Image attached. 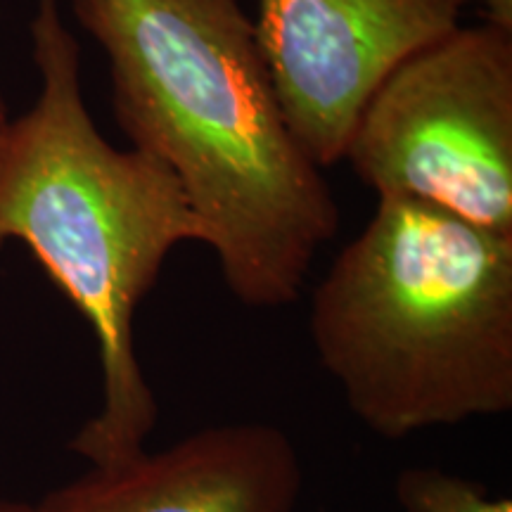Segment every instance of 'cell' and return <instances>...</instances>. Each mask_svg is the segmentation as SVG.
I'll list each match as a JSON object with an SVG mask.
<instances>
[{"instance_id":"6","label":"cell","mask_w":512,"mask_h":512,"mask_svg":"<svg viewBox=\"0 0 512 512\" xmlns=\"http://www.w3.org/2000/svg\"><path fill=\"white\" fill-rule=\"evenodd\" d=\"M304 470L290 434L271 422L192 432L48 491L34 512H297Z\"/></svg>"},{"instance_id":"10","label":"cell","mask_w":512,"mask_h":512,"mask_svg":"<svg viewBox=\"0 0 512 512\" xmlns=\"http://www.w3.org/2000/svg\"><path fill=\"white\" fill-rule=\"evenodd\" d=\"M8 119H10V114H8V105H5L3 95H0V128H3L5 124H8Z\"/></svg>"},{"instance_id":"5","label":"cell","mask_w":512,"mask_h":512,"mask_svg":"<svg viewBox=\"0 0 512 512\" xmlns=\"http://www.w3.org/2000/svg\"><path fill=\"white\" fill-rule=\"evenodd\" d=\"M470 0H256L254 31L287 124L320 169L342 162L377 86L460 27Z\"/></svg>"},{"instance_id":"2","label":"cell","mask_w":512,"mask_h":512,"mask_svg":"<svg viewBox=\"0 0 512 512\" xmlns=\"http://www.w3.org/2000/svg\"><path fill=\"white\" fill-rule=\"evenodd\" d=\"M41 91L0 128V249L27 245L91 325L100 408L74 434L88 465L140 453L159 401L136 351V313L178 245L200 242L188 197L162 159L114 147L83 100L81 48L57 0L29 24Z\"/></svg>"},{"instance_id":"3","label":"cell","mask_w":512,"mask_h":512,"mask_svg":"<svg viewBox=\"0 0 512 512\" xmlns=\"http://www.w3.org/2000/svg\"><path fill=\"white\" fill-rule=\"evenodd\" d=\"M320 366L377 437L512 411V235L411 197L375 214L320 278Z\"/></svg>"},{"instance_id":"4","label":"cell","mask_w":512,"mask_h":512,"mask_svg":"<svg viewBox=\"0 0 512 512\" xmlns=\"http://www.w3.org/2000/svg\"><path fill=\"white\" fill-rule=\"evenodd\" d=\"M344 159L377 197H411L512 235V34L453 29L387 74Z\"/></svg>"},{"instance_id":"1","label":"cell","mask_w":512,"mask_h":512,"mask_svg":"<svg viewBox=\"0 0 512 512\" xmlns=\"http://www.w3.org/2000/svg\"><path fill=\"white\" fill-rule=\"evenodd\" d=\"M72 12L110 62L114 119L178 178L230 294L249 309L297 302L339 207L240 0H72Z\"/></svg>"},{"instance_id":"9","label":"cell","mask_w":512,"mask_h":512,"mask_svg":"<svg viewBox=\"0 0 512 512\" xmlns=\"http://www.w3.org/2000/svg\"><path fill=\"white\" fill-rule=\"evenodd\" d=\"M0 512H34V503H24L0 494Z\"/></svg>"},{"instance_id":"8","label":"cell","mask_w":512,"mask_h":512,"mask_svg":"<svg viewBox=\"0 0 512 512\" xmlns=\"http://www.w3.org/2000/svg\"><path fill=\"white\" fill-rule=\"evenodd\" d=\"M484 10V22L512 34V0H477Z\"/></svg>"},{"instance_id":"7","label":"cell","mask_w":512,"mask_h":512,"mask_svg":"<svg viewBox=\"0 0 512 512\" xmlns=\"http://www.w3.org/2000/svg\"><path fill=\"white\" fill-rule=\"evenodd\" d=\"M403 512H512L508 496H491L482 484L437 467H408L396 477Z\"/></svg>"}]
</instances>
